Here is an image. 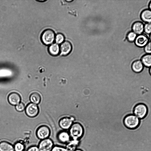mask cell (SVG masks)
<instances>
[{
    "label": "cell",
    "mask_w": 151,
    "mask_h": 151,
    "mask_svg": "<svg viewBox=\"0 0 151 151\" xmlns=\"http://www.w3.org/2000/svg\"><path fill=\"white\" fill-rule=\"evenodd\" d=\"M69 129V133L70 137L73 139L79 140L83 134V128L79 123L73 124Z\"/></svg>",
    "instance_id": "obj_1"
},
{
    "label": "cell",
    "mask_w": 151,
    "mask_h": 151,
    "mask_svg": "<svg viewBox=\"0 0 151 151\" xmlns=\"http://www.w3.org/2000/svg\"><path fill=\"white\" fill-rule=\"evenodd\" d=\"M140 122V119L133 114L127 115L123 120L124 126L130 129H135L137 127Z\"/></svg>",
    "instance_id": "obj_2"
},
{
    "label": "cell",
    "mask_w": 151,
    "mask_h": 151,
    "mask_svg": "<svg viewBox=\"0 0 151 151\" xmlns=\"http://www.w3.org/2000/svg\"><path fill=\"white\" fill-rule=\"evenodd\" d=\"M148 111L147 106L143 103H139L135 106L133 109V114L139 119H142L147 115Z\"/></svg>",
    "instance_id": "obj_3"
},
{
    "label": "cell",
    "mask_w": 151,
    "mask_h": 151,
    "mask_svg": "<svg viewBox=\"0 0 151 151\" xmlns=\"http://www.w3.org/2000/svg\"><path fill=\"white\" fill-rule=\"evenodd\" d=\"M41 39L44 44L46 45H50L55 40V33L51 29H47L43 32Z\"/></svg>",
    "instance_id": "obj_4"
},
{
    "label": "cell",
    "mask_w": 151,
    "mask_h": 151,
    "mask_svg": "<svg viewBox=\"0 0 151 151\" xmlns=\"http://www.w3.org/2000/svg\"><path fill=\"white\" fill-rule=\"evenodd\" d=\"M53 147L52 140L47 138L42 140L39 143L38 147L40 151H51Z\"/></svg>",
    "instance_id": "obj_5"
},
{
    "label": "cell",
    "mask_w": 151,
    "mask_h": 151,
    "mask_svg": "<svg viewBox=\"0 0 151 151\" xmlns=\"http://www.w3.org/2000/svg\"><path fill=\"white\" fill-rule=\"evenodd\" d=\"M39 111L38 106L32 103L29 104L25 108L26 114L30 117H34L36 116L39 113Z\"/></svg>",
    "instance_id": "obj_6"
},
{
    "label": "cell",
    "mask_w": 151,
    "mask_h": 151,
    "mask_svg": "<svg viewBox=\"0 0 151 151\" xmlns=\"http://www.w3.org/2000/svg\"><path fill=\"white\" fill-rule=\"evenodd\" d=\"M50 134V130L49 127L45 125H42L37 129L36 134L39 139L43 140L47 138Z\"/></svg>",
    "instance_id": "obj_7"
},
{
    "label": "cell",
    "mask_w": 151,
    "mask_h": 151,
    "mask_svg": "<svg viewBox=\"0 0 151 151\" xmlns=\"http://www.w3.org/2000/svg\"><path fill=\"white\" fill-rule=\"evenodd\" d=\"M150 41L149 38L143 34L137 35L134 42L139 47H144Z\"/></svg>",
    "instance_id": "obj_8"
},
{
    "label": "cell",
    "mask_w": 151,
    "mask_h": 151,
    "mask_svg": "<svg viewBox=\"0 0 151 151\" xmlns=\"http://www.w3.org/2000/svg\"><path fill=\"white\" fill-rule=\"evenodd\" d=\"M74 118L65 117L61 119L59 121L60 127L64 130L69 129L73 124Z\"/></svg>",
    "instance_id": "obj_9"
},
{
    "label": "cell",
    "mask_w": 151,
    "mask_h": 151,
    "mask_svg": "<svg viewBox=\"0 0 151 151\" xmlns=\"http://www.w3.org/2000/svg\"><path fill=\"white\" fill-rule=\"evenodd\" d=\"M8 100L10 104L16 106L20 102L21 97L18 93L13 92L11 93L8 95Z\"/></svg>",
    "instance_id": "obj_10"
},
{
    "label": "cell",
    "mask_w": 151,
    "mask_h": 151,
    "mask_svg": "<svg viewBox=\"0 0 151 151\" xmlns=\"http://www.w3.org/2000/svg\"><path fill=\"white\" fill-rule=\"evenodd\" d=\"M144 25L141 22L136 21L134 22L132 26V31L137 35L142 34L144 31Z\"/></svg>",
    "instance_id": "obj_11"
},
{
    "label": "cell",
    "mask_w": 151,
    "mask_h": 151,
    "mask_svg": "<svg viewBox=\"0 0 151 151\" xmlns=\"http://www.w3.org/2000/svg\"><path fill=\"white\" fill-rule=\"evenodd\" d=\"M72 49L70 43L68 41H65L62 43L60 47L61 54L66 55L69 54Z\"/></svg>",
    "instance_id": "obj_12"
},
{
    "label": "cell",
    "mask_w": 151,
    "mask_h": 151,
    "mask_svg": "<svg viewBox=\"0 0 151 151\" xmlns=\"http://www.w3.org/2000/svg\"><path fill=\"white\" fill-rule=\"evenodd\" d=\"M58 140L61 143H67L70 140V137L69 132L66 131H62L59 132L58 135Z\"/></svg>",
    "instance_id": "obj_13"
},
{
    "label": "cell",
    "mask_w": 151,
    "mask_h": 151,
    "mask_svg": "<svg viewBox=\"0 0 151 151\" xmlns=\"http://www.w3.org/2000/svg\"><path fill=\"white\" fill-rule=\"evenodd\" d=\"M144 67L140 60H136L132 64V70L135 73H139L141 72L143 70Z\"/></svg>",
    "instance_id": "obj_14"
},
{
    "label": "cell",
    "mask_w": 151,
    "mask_h": 151,
    "mask_svg": "<svg viewBox=\"0 0 151 151\" xmlns=\"http://www.w3.org/2000/svg\"><path fill=\"white\" fill-rule=\"evenodd\" d=\"M140 17L142 21L145 23H151V10L149 9L143 10Z\"/></svg>",
    "instance_id": "obj_15"
},
{
    "label": "cell",
    "mask_w": 151,
    "mask_h": 151,
    "mask_svg": "<svg viewBox=\"0 0 151 151\" xmlns=\"http://www.w3.org/2000/svg\"><path fill=\"white\" fill-rule=\"evenodd\" d=\"M79 142V140H70L67 143L65 148L69 151H74L77 149Z\"/></svg>",
    "instance_id": "obj_16"
},
{
    "label": "cell",
    "mask_w": 151,
    "mask_h": 151,
    "mask_svg": "<svg viewBox=\"0 0 151 151\" xmlns=\"http://www.w3.org/2000/svg\"><path fill=\"white\" fill-rule=\"evenodd\" d=\"M144 67H151V54H146L142 56L140 60Z\"/></svg>",
    "instance_id": "obj_17"
},
{
    "label": "cell",
    "mask_w": 151,
    "mask_h": 151,
    "mask_svg": "<svg viewBox=\"0 0 151 151\" xmlns=\"http://www.w3.org/2000/svg\"><path fill=\"white\" fill-rule=\"evenodd\" d=\"M0 151H14V146L6 141L0 143Z\"/></svg>",
    "instance_id": "obj_18"
},
{
    "label": "cell",
    "mask_w": 151,
    "mask_h": 151,
    "mask_svg": "<svg viewBox=\"0 0 151 151\" xmlns=\"http://www.w3.org/2000/svg\"><path fill=\"white\" fill-rule=\"evenodd\" d=\"M48 50L51 55H58L60 51V47L58 44L54 43L51 44L49 47Z\"/></svg>",
    "instance_id": "obj_19"
},
{
    "label": "cell",
    "mask_w": 151,
    "mask_h": 151,
    "mask_svg": "<svg viewBox=\"0 0 151 151\" xmlns=\"http://www.w3.org/2000/svg\"><path fill=\"white\" fill-rule=\"evenodd\" d=\"M29 99L32 103L37 105L40 103L41 97L39 93L34 92L30 95Z\"/></svg>",
    "instance_id": "obj_20"
},
{
    "label": "cell",
    "mask_w": 151,
    "mask_h": 151,
    "mask_svg": "<svg viewBox=\"0 0 151 151\" xmlns=\"http://www.w3.org/2000/svg\"><path fill=\"white\" fill-rule=\"evenodd\" d=\"M137 35L132 31L129 32L127 35V38L128 41L131 42H134Z\"/></svg>",
    "instance_id": "obj_21"
},
{
    "label": "cell",
    "mask_w": 151,
    "mask_h": 151,
    "mask_svg": "<svg viewBox=\"0 0 151 151\" xmlns=\"http://www.w3.org/2000/svg\"><path fill=\"white\" fill-rule=\"evenodd\" d=\"M14 147V151H23L25 148L24 145L20 142L15 143Z\"/></svg>",
    "instance_id": "obj_22"
},
{
    "label": "cell",
    "mask_w": 151,
    "mask_h": 151,
    "mask_svg": "<svg viewBox=\"0 0 151 151\" xmlns=\"http://www.w3.org/2000/svg\"><path fill=\"white\" fill-rule=\"evenodd\" d=\"M64 39V37L63 35L61 33H58L55 37V40L56 43L60 44L63 42Z\"/></svg>",
    "instance_id": "obj_23"
},
{
    "label": "cell",
    "mask_w": 151,
    "mask_h": 151,
    "mask_svg": "<svg viewBox=\"0 0 151 151\" xmlns=\"http://www.w3.org/2000/svg\"><path fill=\"white\" fill-rule=\"evenodd\" d=\"M144 32L147 34L151 33V23H145L144 24Z\"/></svg>",
    "instance_id": "obj_24"
},
{
    "label": "cell",
    "mask_w": 151,
    "mask_h": 151,
    "mask_svg": "<svg viewBox=\"0 0 151 151\" xmlns=\"http://www.w3.org/2000/svg\"><path fill=\"white\" fill-rule=\"evenodd\" d=\"M15 109L18 111H22L25 109V105L23 103L20 102L18 104L15 106Z\"/></svg>",
    "instance_id": "obj_25"
},
{
    "label": "cell",
    "mask_w": 151,
    "mask_h": 151,
    "mask_svg": "<svg viewBox=\"0 0 151 151\" xmlns=\"http://www.w3.org/2000/svg\"><path fill=\"white\" fill-rule=\"evenodd\" d=\"M144 48L145 52L146 54H151V42L150 41Z\"/></svg>",
    "instance_id": "obj_26"
},
{
    "label": "cell",
    "mask_w": 151,
    "mask_h": 151,
    "mask_svg": "<svg viewBox=\"0 0 151 151\" xmlns=\"http://www.w3.org/2000/svg\"><path fill=\"white\" fill-rule=\"evenodd\" d=\"M51 151H69L65 147L58 146H54Z\"/></svg>",
    "instance_id": "obj_27"
},
{
    "label": "cell",
    "mask_w": 151,
    "mask_h": 151,
    "mask_svg": "<svg viewBox=\"0 0 151 151\" xmlns=\"http://www.w3.org/2000/svg\"><path fill=\"white\" fill-rule=\"evenodd\" d=\"M27 151H40L38 147L34 146L29 147Z\"/></svg>",
    "instance_id": "obj_28"
},
{
    "label": "cell",
    "mask_w": 151,
    "mask_h": 151,
    "mask_svg": "<svg viewBox=\"0 0 151 151\" xmlns=\"http://www.w3.org/2000/svg\"><path fill=\"white\" fill-rule=\"evenodd\" d=\"M149 9L151 10V1L149 3L148 5Z\"/></svg>",
    "instance_id": "obj_29"
},
{
    "label": "cell",
    "mask_w": 151,
    "mask_h": 151,
    "mask_svg": "<svg viewBox=\"0 0 151 151\" xmlns=\"http://www.w3.org/2000/svg\"><path fill=\"white\" fill-rule=\"evenodd\" d=\"M149 71L150 75L151 76V67L149 68Z\"/></svg>",
    "instance_id": "obj_30"
},
{
    "label": "cell",
    "mask_w": 151,
    "mask_h": 151,
    "mask_svg": "<svg viewBox=\"0 0 151 151\" xmlns=\"http://www.w3.org/2000/svg\"><path fill=\"white\" fill-rule=\"evenodd\" d=\"M149 39L150 40V41L151 42V33L149 35Z\"/></svg>",
    "instance_id": "obj_31"
},
{
    "label": "cell",
    "mask_w": 151,
    "mask_h": 151,
    "mask_svg": "<svg viewBox=\"0 0 151 151\" xmlns=\"http://www.w3.org/2000/svg\"><path fill=\"white\" fill-rule=\"evenodd\" d=\"M74 151H83L80 149H77Z\"/></svg>",
    "instance_id": "obj_32"
}]
</instances>
